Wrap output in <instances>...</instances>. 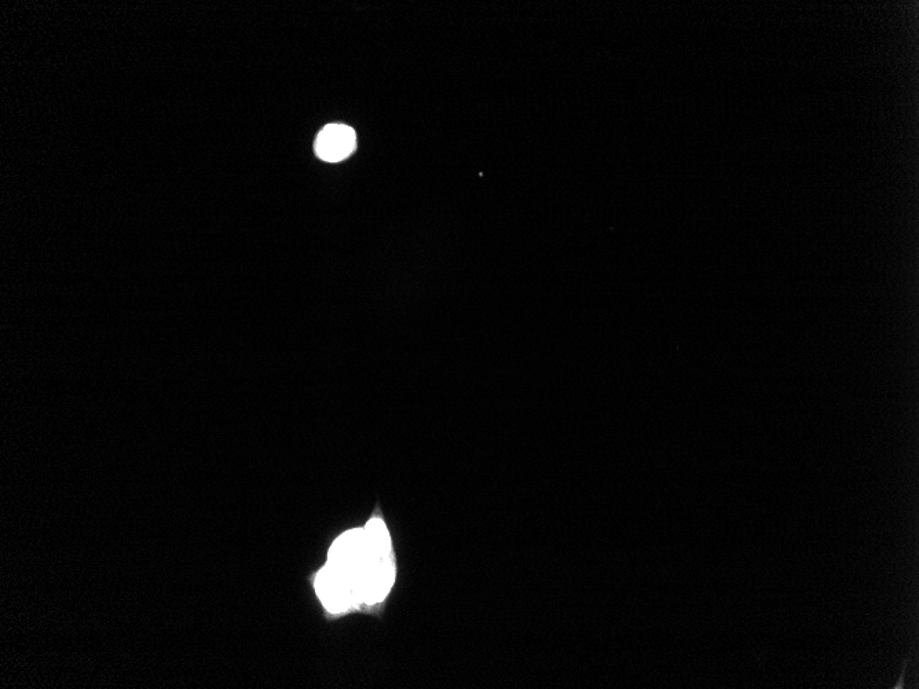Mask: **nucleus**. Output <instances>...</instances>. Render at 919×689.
I'll list each match as a JSON object with an SVG mask.
<instances>
[{"label": "nucleus", "mask_w": 919, "mask_h": 689, "mask_svg": "<svg viewBox=\"0 0 919 689\" xmlns=\"http://www.w3.org/2000/svg\"><path fill=\"white\" fill-rule=\"evenodd\" d=\"M355 142L357 138L353 128L344 124H329L318 134L316 153L321 160L338 163L354 152Z\"/></svg>", "instance_id": "obj_1"}]
</instances>
